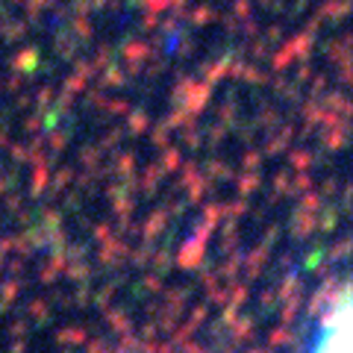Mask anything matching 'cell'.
<instances>
[{"label": "cell", "mask_w": 353, "mask_h": 353, "mask_svg": "<svg viewBox=\"0 0 353 353\" xmlns=\"http://www.w3.org/2000/svg\"><path fill=\"white\" fill-rule=\"evenodd\" d=\"M312 353H350V297L347 292L339 294V303L327 315V324L318 333Z\"/></svg>", "instance_id": "6da1fadb"}]
</instances>
